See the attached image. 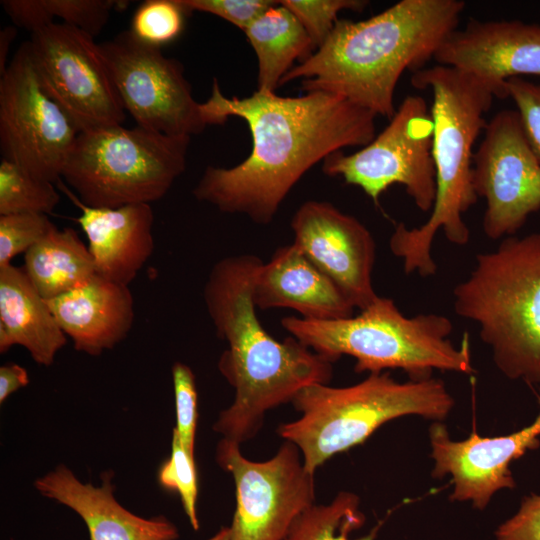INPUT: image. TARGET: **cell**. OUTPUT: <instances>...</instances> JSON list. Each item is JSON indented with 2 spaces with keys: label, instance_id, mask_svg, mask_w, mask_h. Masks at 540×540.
<instances>
[{
  "label": "cell",
  "instance_id": "6da1fadb",
  "mask_svg": "<svg viewBox=\"0 0 540 540\" xmlns=\"http://www.w3.org/2000/svg\"><path fill=\"white\" fill-rule=\"evenodd\" d=\"M207 125L243 119L252 137L251 152L241 163L208 166L193 189L194 197L228 214H242L266 225L295 184L320 161L346 147H363L376 136L370 111L337 94L305 92L283 97L256 91L227 97L217 79L201 103Z\"/></svg>",
  "mask_w": 540,
  "mask_h": 540
},
{
  "label": "cell",
  "instance_id": "7a4b0ae2",
  "mask_svg": "<svg viewBox=\"0 0 540 540\" xmlns=\"http://www.w3.org/2000/svg\"><path fill=\"white\" fill-rule=\"evenodd\" d=\"M263 261L253 254L223 258L212 267L203 297L219 338L228 347L218 369L234 388L213 430L239 445L260 431L268 411L292 402L305 387L328 384L333 361L292 336L277 340L256 313L252 292Z\"/></svg>",
  "mask_w": 540,
  "mask_h": 540
},
{
  "label": "cell",
  "instance_id": "3957f363",
  "mask_svg": "<svg viewBox=\"0 0 540 540\" xmlns=\"http://www.w3.org/2000/svg\"><path fill=\"white\" fill-rule=\"evenodd\" d=\"M464 8L462 0H401L365 20L338 19L326 41L280 85L301 79L304 93L337 94L391 119L401 75L434 59Z\"/></svg>",
  "mask_w": 540,
  "mask_h": 540
},
{
  "label": "cell",
  "instance_id": "277c9868",
  "mask_svg": "<svg viewBox=\"0 0 540 540\" xmlns=\"http://www.w3.org/2000/svg\"><path fill=\"white\" fill-rule=\"evenodd\" d=\"M411 84L432 93L436 197L430 217L421 226H395L389 248L402 260L406 274L430 277L437 271L432 245L439 231L454 245L469 242L470 230L463 215L478 199L472 184V150L486 126L484 114L494 96L475 78L443 65L415 72Z\"/></svg>",
  "mask_w": 540,
  "mask_h": 540
},
{
  "label": "cell",
  "instance_id": "5b68a950",
  "mask_svg": "<svg viewBox=\"0 0 540 540\" xmlns=\"http://www.w3.org/2000/svg\"><path fill=\"white\" fill-rule=\"evenodd\" d=\"M453 298L455 313L478 325L503 375L540 383V230L478 253Z\"/></svg>",
  "mask_w": 540,
  "mask_h": 540
},
{
  "label": "cell",
  "instance_id": "8992f818",
  "mask_svg": "<svg viewBox=\"0 0 540 540\" xmlns=\"http://www.w3.org/2000/svg\"><path fill=\"white\" fill-rule=\"evenodd\" d=\"M281 325L333 362L343 355L353 357L357 373L401 369L420 380L430 378L433 370L475 372L467 338L459 347L448 338L453 329L448 317L435 313L407 317L386 297L378 296L357 316L335 320L287 316Z\"/></svg>",
  "mask_w": 540,
  "mask_h": 540
},
{
  "label": "cell",
  "instance_id": "52a82bcc",
  "mask_svg": "<svg viewBox=\"0 0 540 540\" xmlns=\"http://www.w3.org/2000/svg\"><path fill=\"white\" fill-rule=\"evenodd\" d=\"M291 403L300 417L280 424L276 432L298 447L305 469L315 474L331 457L363 443L390 420L408 415L445 419L454 399L442 380L399 382L380 372L347 387L307 386Z\"/></svg>",
  "mask_w": 540,
  "mask_h": 540
},
{
  "label": "cell",
  "instance_id": "ba28073f",
  "mask_svg": "<svg viewBox=\"0 0 540 540\" xmlns=\"http://www.w3.org/2000/svg\"><path fill=\"white\" fill-rule=\"evenodd\" d=\"M190 138L122 124L81 131L62 178L89 207L150 204L185 170Z\"/></svg>",
  "mask_w": 540,
  "mask_h": 540
},
{
  "label": "cell",
  "instance_id": "9c48e42d",
  "mask_svg": "<svg viewBox=\"0 0 540 540\" xmlns=\"http://www.w3.org/2000/svg\"><path fill=\"white\" fill-rule=\"evenodd\" d=\"M432 143L433 121L425 99L407 96L370 143L351 154L328 156L322 170L361 188L375 205L390 186L400 184L416 207L428 212L436 197Z\"/></svg>",
  "mask_w": 540,
  "mask_h": 540
},
{
  "label": "cell",
  "instance_id": "30bf717a",
  "mask_svg": "<svg viewBox=\"0 0 540 540\" xmlns=\"http://www.w3.org/2000/svg\"><path fill=\"white\" fill-rule=\"evenodd\" d=\"M216 461L235 484L231 540H283L315 503L314 474L305 469L298 447L289 441L284 440L270 459L253 461L239 444L221 438Z\"/></svg>",
  "mask_w": 540,
  "mask_h": 540
},
{
  "label": "cell",
  "instance_id": "8fae6325",
  "mask_svg": "<svg viewBox=\"0 0 540 540\" xmlns=\"http://www.w3.org/2000/svg\"><path fill=\"white\" fill-rule=\"evenodd\" d=\"M99 48L122 105L137 126L172 137H191L208 126L181 62L130 30L99 43Z\"/></svg>",
  "mask_w": 540,
  "mask_h": 540
},
{
  "label": "cell",
  "instance_id": "7c38bea8",
  "mask_svg": "<svg viewBox=\"0 0 540 540\" xmlns=\"http://www.w3.org/2000/svg\"><path fill=\"white\" fill-rule=\"evenodd\" d=\"M27 44L41 87L80 132L124 122L125 109L94 37L54 22L31 33Z\"/></svg>",
  "mask_w": 540,
  "mask_h": 540
},
{
  "label": "cell",
  "instance_id": "4fadbf2b",
  "mask_svg": "<svg viewBox=\"0 0 540 540\" xmlns=\"http://www.w3.org/2000/svg\"><path fill=\"white\" fill-rule=\"evenodd\" d=\"M0 76L2 158L40 179L58 182L79 129L41 87L27 42Z\"/></svg>",
  "mask_w": 540,
  "mask_h": 540
},
{
  "label": "cell",
  "instance_id": "5bb4252c",
  "mask_svg": "<svg viewBox=\"0 0 540 540\" xmlns=\"http://www.w3.org/2000/svg\"><path fill=\"white\" fill-rule=\"evenodd\" d=\"M472 184L486 203L482 227L489 239L514 236L540 210V163L516 110H501L486 124L473 154Z\"/></svg>",
  "mask_w": 540,
  "mask_h": 540
},
{
  "label": "cell",
  "instance_id": "9a60e30c",
  "mask_svg": "<svg viewBox=\"0 0 540 540\" xmlns=\"http://www.w3.org/2000/svg\"><path fill=\"white\" fill-rule=\"evenodd\" d=\"M291 228L293 243L355 308L378 298L372 283L376 245L359 220L329 202L310 200L296 210Z\"/></svg>",
  "mask_w": 540,
  "mask_h": 540
},
{
  "label": "cell",
  "instance_id": "2e32d148",
  "mask_svg": "<svg viewBox=\"0 0 540 540\" xmlns=\"http://www.w3.org/2000/svg\"><path fill=\"white\" fill-rule=\"evenodd\" d=\"M537 398L540 408V392ZM539 436L540 410L529 426L495 437L473 432L454 441L446 427L435 422L429 431L432 476L440 479L449 475L453 483L450 499L471 502L474 508L484 510L496 492L515 487L510 465L527 450L538 448Z\"/></svg>",
  "mask_w": 540,
  "mask_h": 540
},
{
  "label": "cell",
  "instance_id": "e0dca14e",
  "mask_svg": "<svg viewBox=\"0 0 540 540\" xmlns=\"http://www.w3.org/2000/svg\"><path fill=\"white\" fill-rule=\"evenodd\" d=\"M434 60L475 78L494 97L505 99L509 79L540 77V25L471 18L445 39Z\"/></svg>",
  "mask_w": 540,
  "mask_h": 540
},
{
  "label": "cell",
  "instance_id": "ac0fdd59",
  "mask_svg": "<svg viewBox=\"0 0 540 540\" xmlns=\"http://www.w3.org/2000/svg\"><path fill=\"white\" fill-rule=\"evenodd\" d=\"M58 185L81 211L76 221L87 237L96 274L128 286L154 250V214L150 204L89 207L61 180Z\"/></svg>",
  "mask_w": 540,
  "mask_h": 540
},
{
  "label": "cell",
  "instance_id": "d6986e66",
  "mask_svg": "<svg viewBox=\"0 0 540 540\" xmlns=\"http://www.w3.org/2000/svg\"><path fill=\"white\" fill-rule=\"evenodd\" d=\"M35 489L67 506L87 526L91 540H177L176 525L164 516L144 518L124 508L113 495L106 473L101 486L82 483L65 465L39 477Z\"/></svg>",
  "mask_w": 540,
  "mask_h": 540
},
{
  "label": "cell",
  "instance_id": "ffe728a7",
  "mask_svg": "<svg viewBox=\"0 0 540 540\" xmlns=\"http://www.w3.org/2000/svg\"><path fill=\"white\" fill-rule=\"evenodd\" d=\"M252 298L256 308H290L310 320L347 318L355 309L294 243L278 248L268 263L261 264Z\"/></svg>",
  "mask_w": 540,
  "mask_h": 540
},
{
  "label": "cell",
  "instance_id": "44dd1931",
  "mask_svg": "<svg viewBox=\"0 0 540 540\" xmlns=\"http://www.w3.org/2000/svg\"><path fill=\"white\" fill-rule=\"evenodd\" d=\"M46 301L75 350L91 356L114 348L133 326L134 300L129 287L97 274Z\"/></svg>",
  "mask_w": 540,
  "mask_h": 540
},
{
  "label": "cell",
  "instance_id": "7402d4cb",
  "mask_svg": "<svg viewBox=\"0 0 540 540\" xmlns=\"http://www.w3.org/2000/svg\"><path fill=\"white\" fill-rule=\"evenodd\" d=\"M67 342L46 299L35 289L23 267L0 268V352L24 347L42 366L53 364Z\"/></svg>",
  "mask_w": 540,
  "mask_h": 540
},
{
  "label": "cell",
  "instance_id": "603a6c76",
  "mask_svg": "<svg viewBox=\"0 0 540 540\" xmlns=\"http://www.w3.org/2000/svg\"><path fill=\"white\" fill-rule=\"evenodd\" d=\"M243 31L257 57V90L261 92L275 93L294 62H302L315 51L302 24L279 1Z\"/></svg>",
  "mask_w": 540,
  "mask_h": 540
},
{
  "label": "cell",
  "instance_id": "cb8c5ba5",
  "mask_svg": "<svg viewBox=\"0 0 540 540\" xmlns=\"http://www.w3.org/2000/svg\"><path fill=\"white\" fill-rule=\"evenodd\" d=\"M23 269L46 300L83 285L96 274L89 248L78 233L55 225L25 253Z\"/></svg>",
  "mask_w": 540,
  "mask_h": 540
},
{
  "label": "cell",
  "instance_id": "d4e9b609",
  "mask_svg": "<svg viewBox=\"0 0 540 540\" xmlns=\"http://www.w3.org/2000/svg\"><path fill=\"white\" fill-rule=\"evenodd\" d=\"M117 0H4L5 12L15 26L31 33L54 23H61L80 29L92 37L97 36L107 24L111 11L127 5Z\"/></svg>",
  "mask_w": 540,
  "mask_h": 540
},
{
  "label": "cell",
  "instance_id": "484cf974",
  "mask_svg": "<svg viewBox=\"0 0 540 540\" xmlns=\"http://www.w3.org/2000/svg\"><path fill=\"white\" fill-rule=\"evenodd\" d=\"M364 522L359 496L342 491L330 502L314 503L305 510L283 540H375L382 522L365 536L351 538Z\"/></svg>",
  "mask_w": 540,
  "mask_h": 540
},
{
  "label": "cell",
  "instance_id": "4316f807",
  "mask_svg": "<svg viewBox=\"0 0 540 540\" xmlns=\"http://www.w3.org/2000/svg\"><path fill=\"white\" fill-rule=\"evenodd\" d=\"M60 201L52 182L40 179L23 167L2 158L0 162V215L50 214Z\"/></svg>",
  "mask_w": 540,
  "mask_h": 540
},
{
  "label": "cell",
  "instance_id": "83f0119b",
  "mask_svg": "<svg viewBox=\"0 0 540 540\" xmlns=\"http://www.w3.org/2000/svg\"><path fill=\"white\" fill-rule=\"evenodd\" d=\"M187 13L178 0H146L133 14L129 30L142 42L161 48L181 34Z\"/></svg>",
  "mask_w": 540,
  "mask_h": 540
},
{
  "label": "cell",
  "instance_id": "f1b7e54d",
  "mask_svg": "<svg viewBox=\"0 0 540 540\" xmlns=\"http://www.w3.org/2000/svg\"><path fill=\"white\" fill-rule=\"evenodd\" d=\"M158 481L163 488L175 491L179 495L191 527L196 531L199 530L198 476L194 453L184 448L174 430L172 432L171 454L159 469Z\"/></svg>",
  "mask_w": 540,
  "mask_h": 540
},
{
  "label": "cell",
  "instance_id": "f546056e",
  "mask_svg": "<svg viewBox=\"0 0 540 540\" xmlns=\"http://www.w3.org/2000/svg\"><path fill=\"white\" fill-rule=\"evenodd\" d=\"M279 3L299 20L315 50L326 41L342 10L358 12L368 5L364 0H282Z\"/></svg>",
  "mask_w": 540,
  "mask_h": 540
},
{
  "label": "cell",
  "instance_id": "4dcf8cb0",
  "mask_svg": "<svg viewBox=\"0 0 540 540\" xmlns=\"http://www.w3.org/2000/svg\"><path fill=\"white\" fill-rule=\"evenodd\" d=\"M53 225L48 215L42 213L0 215V268L26 253Z\"/></svg>",
  "mask_w": 540,
  "mask_h": 540
},
{
  "label": "cell",
  "instance_id": "1f68e13d",
  "mask_svg": "<svg viewBox=\"0 0 540 540\" xmlns=\"http://www.w3.org/2000/svg\"><path fill=\"white\" fill-rule=\"evenodd\" d=\"M175 396L176 426L173 429L184 448L194 453L198 422V394L192 369L182 363L172 366Z\"/></svg>",
  "mask_w": 540,
  "mask_h": 540
},
{
  "label": "cell",
  "instance_id": "d6a6232c",
  "mask_svg": "<svg viewBox=\"0 0 540 540\" xmlns=\"http://www.w3.org/2000/svg\"><path fill=\"white\" fill-rule=\"evenodd\" d=\"M507 93L516 106L527 142L540 163V84L523 77L507 81Z\"/></svg>",
  "mask_w": 540,
  "mask_h": 540
},
{
  "label": "cell",
  "instance_id": "836d02e7",
  "mask_svg": "<svg viewBox=\"0 0 540 540\" xmlns=\"http://www.w3.org/2000/svg\"><path fill=\"white\" fill-rule=\"evenodd\" d=\"M187 12L216 15L244 30L277 1L273 0H178Z\"/></svg>",
  "mask_w": 540,
  "mask_h": 540
},
{
  "label": "cell",
  "instance_id": "e575fe53",
  "mask_svg": "<svg viewBox=\"0 0 540 540\" xmlns=\"http://www.w3.org/2000/svg\"><path fill=\"white\" fill-rule=\"evenodd\" d=\"M496 540H540V495L523 498L519 510L498 526Z\"/></svg>",
  "mask_w": 540,
  "mask_h": 540
},
{
  "label": "cell",
  "instance_id": "d590c367",
  "mask_svg": "<svg viewBox=\"0 0 540 540\" xmlns=\"http://www.w3.org/2000/svg\"><path fill=\"white\" fill-rule=\"evenodd\" d=\"M29 384L27 370L15 363L0 367V403H3L11 394Z\"/></svg>",
  "mask_w": 540,
  "mask_h": 540
},
{
  "label": "cell",
  "instance_id": "8d00e7d4",
  "mask_svg": "<svg viewBox=\"0 0 540 540\" xmlns=\"http://www.w3.org/2000/svg\"><path fill=\"white\" fill-rule=\"evenodd\" d=\"M17 34V30L13 26L5 27L0 32V75L7 69V57L9 49Z\"/></svg>",
  "mask_w": 540,
  "mask_h": 540
},
{
  "label": "cell",
  "instance_id": "74e56055",
  "mask_svg": "<svg viewBox=\"0 0 540 540\" xmlns=\"http://www.w3.org/2000/svg\"><path fill=\"white\" fill-rule=\"evenodd\" d=\"M207 540H231L230 527L229 526L221 527L213 536H211Z\"/></svg>",
  "mask_w": 540,
  "mask_h": 540
}]
</instances>
